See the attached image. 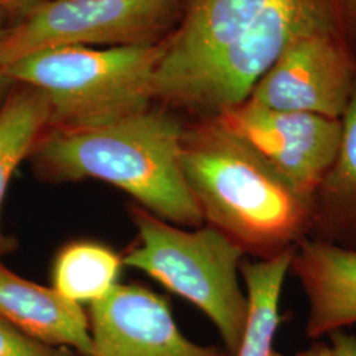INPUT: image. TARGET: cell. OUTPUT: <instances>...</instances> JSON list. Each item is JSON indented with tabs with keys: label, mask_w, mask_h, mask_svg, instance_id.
I'll return each mask as SVG.
<instances>
[{
	"label": "cell",
	"mask_w": 356,
	"mask_h": 356,
	"mask_svg": "<svg viewBox=\"0 0 356 356\" xmlns=\"http://www.w3.org/2000/svg\"><path fill=\"white\" fill-rule=\"evenodd\" d=\"M182 134L176 116L149 107L101 126L47 128L28 160L45 182L95 178L169 223L200 227L204 216L181 165Z\"/></svg>",
	"instance_id": "1"
},
{
	"label": "cell",
	"mask_w": 356,
	"mask_h": 356,
	"mask_svg": "<svg viewBox=\"0 0 356 356\" xmlns=\"http://www.w3.org/2000/svg\"><path fill=\"white\" fill-rule=\"evenodd\" d=\"M181 165L204 222L261 259L296 247L316 204L218 116L184 127Z\"/></svg>",
	"instance_id": "2"
},
{
	"label": "cell",
	"mask_w": 356,
	"mask_h": 356,
	"mask_svg": "<svg viewBox=\"0 0 356 356\" xmlns=\"http://www.w3.org/2000/svg\"><path fill=\"white\" fill-rule=\"evenodd\" d=\"M164 51L165 41L116 48L64 45L31 53L1 70L47 97L48 128L76 129L153 107Z\"/></svg>",
	"instance_id": "3"
},
{
	"label": "cell",
	"mask_w": 356,
	"mask_h": 356,
	"mask_svg": "<svg viewBox=\"0 0 356 356\" xmlns=\"http://www.w3.org/2000/svg\"><path fill=\"white\" fill-rule=\"evenodd\" d=\"M131 216L139 245L128 251L123 263L202 310L216 325L227 354L236 356L248 317V298L239 284L245 252L211 226L184 229L136 204Z\"/></svg>",
	"instance_id": "4"
},
{
	"label": "cell",
	"mask_w": 356,
	"mask_h": 356,
	"mask_svg": "<svg viewBox=\"0 0 356 356\" xmlns=\"http://www.w3.org/2000/svg\"><path fill=\"white\" fill-rule=\"evenodd\" d=\"M344 36L339 0H277L235 38L178 78L163 102L218 116L245 102L294 38Z\"/></svg>",
	"instance_id": "5"
},
{
	"label": "cell",
	"mask_w": 356,
	"mask_h": 356,
	"mask_svg": "<svg viewBox=\"0 0 356 356\" xmlns=\"http://www.w3.org/2000/svg\"><path fill=\"white\" fill-rule=\"evenodd\" d=\"M179 11L181 0H44L8 26L0 40V69L54 47L160 44Z\"/></svg>",
	"instance_id": "6"
},
{
	"label": "cell",
	"mask_w": 356,
	"mask_h": 356,
	"mask_svg": "<svg viewBox=\"0 0 356 356\" xmlns=\"http://www.w3.org/2000/svg\"><path fill=\"white\" fill-rule=\"evenodd\" d=\"M218 118L316 204V195L338 153L341 119L272 110L250 101Z\"/></svg>",
	"instance_id": "7"
},
{
	"label": "cell",
	"mask_w": 356,
	"mask_h": 356,
	"mask_svg": "<svg viewBox=\"0 0 356 356\" xmlns=\"http://www.w3.org/2000/svg\"><path fill=\"white\" fill-rule=\"evenodd\" d=\"M353 92V64L343 36L310 33L289 42L247 101L272 110L341 119Z\"/></svg>",
	"instance_id": "8"
},
{
	"label": "cell",
	"mask_w": 356,
	"mask_h": 356,
	"mask_svg": "<svg viewBox=\"0 0 356 356\" xmlns=\"http://www.w3.org/2000/svg\"><path fill=\"white\" fill-rule=\"evenodd\" d=\"M88 316L95 356H229L185 338L165 298L136 284H118Z\"/></svg>",
	"instance_id": "9"
},
{
	"label": "cell",
	"mask_w": 356,
	"mask_h": 356,
	"mask_svg": "<svg viewBox=\"0 0 356 356\" xmlns=\"http://www.w3.org/2000/svg\"><path fill=\"white\" fill-rule=\"evenodd\" d=\"M277 0H182L175 31L156 74L159 101L165 90L216 53Z\"/></svg>",
	"instance_id": "10"
},
{
	"label": "cell",
	"mask_w": 356,
	"mask_h": 356,
	"mask_svg": "<svg viewBox=\"0 0 356 356\" xmlns=\"http://www.w3.org/2000/svg\"><path fill=\"white\" fill-rule=\"evenodd\" d=\"M291 269L309 300L310 338L356 323V251L304 239L296 245Z\"/></svg>",
	"instance_id": "11"
},
{
	"label": "cell",
	"mask_w": 356,
	"mask_h": 356,
	"mask_svg": "<svg viewBox=\"0 0 356 356\" xmlns=\"http://www.w3.org/2000/svg\"><path fill=\"white\" fill-rule=\"evenodd\" d=\"M0 317L42 343L95 356L89 316L81 305L53 288L17 276L1 261Z\"/></svg>",
	"instance_id": "12"
},
{
	"label": "cell",
	"mask_w": 356,
	"mask_h": 356,
	"mask_svg": "<svg viewBox=\"0 0 356 356\" xmlns=\"http://www.w3.org/2000/svg\"><path fill=\"white\" fill-rule=\"evenodd\" d=\"M47 97L32 86L16 83L0 110V213L15 170L29 157L38 138L49 126ZM16 242L0 227V256L15 250Z\"/></svg>",
	"instance_id": "13"
},
{
	"label": "cell",
	"mask_w": 356,
	"mask_h": 356,
	"mask_svg": "<svg viewBox=\"0 0 356 356\" xmlns=\"http://www.w3.org/2000/svg\"><path fill=\"white\" fill-rule=\"evenodd\" d=\"M296 247L270 259L242 264L247 288L248 317L236 356H270L281 323L279 306L284 281L291 270Z\"/></svg>",
	"instance_id": "14"
},
{
	"label": "cell",
	"mask_w": 356,
	"mask_h": 356,
	"mask_svg": "<svg viewBox=\"0 0 356 356\" xmlns=\"http://www.w3.org/2000/svg\"><path fill=\"white\" fill-rule=\"evenodd\" d=\"M123 257L102 243L66 244L51 267V288L76 304L101 301L118 285Z\"/></svg>",
	"instance_id": "15"
},
{
	"label": "cell",
	"mask_w": 356,
	"mask_h": 356,
	"mask_svg": "<svg viewBox=\"0 0 356 356\" xmlns=\"http://www.w3.org/2000/svg\"><path fill=\"white\" fill-rule=\"evenodd\" d=\"M342 118L338 153L316 200L342 218L356 219V90Z\"/></svg>",
	"instance_id": "16"
},
{
	"label": "cell",
	"mask_w": 356,
	"mask_h": 356,
	"mask_svg": "<svg viewBox=\"0 0 356 356\" xmlns=\"http://www.w3.org/2000/svg\"><path fill=\"white\" fill-rule=\"evenodd\" d=\"M0 356H76L66 347L42 343L0 317Z\"/></svg>",
	"instance_id": "17"
},
{
	"label": "cell",
	"mask_w": 356,
	"mask_h": 356,
	"mask_svg": "<svg viewBox=\"0 0 356 356\" xmlns=\"http://www.w3.org/2000/svg\"><path fill=\"white\" fill-rule=\"evenodd\" d=\"M44 0H0V13L20 20Z\"/></svg>",
	"instance_id": "18"
},
{
	"label": "cell",
	"mask_w": 356,
	"mask_h": 356,
	"mask_svg": "<svg viewBox=\"0 0 356 356\" xmlns=\"http://www.w3.org/2000/svg\"><path fill=\"white\" fill-rule=\"evenodd\" d=\"M331 348L337 356H356V338L342 331L330 334Z\"/></svg>",
	"instance_id": "19"
},
{
	"label": "cell",
	"mask_w": 356,
	"mask_h": 356,
	"mask_svg": "<svg viewBox=\"0 0 356 356\" xmlns=\"http://www.w3.org/2000/svg\"><path fill=\"white\" fill-rule=\"evenodd\" d=\"M344 36L356 40V0H339Z\"/></svg>",
	"instance_id": "20"
},
{
	"label": "cell",
	"mask_w": 356,
	"mask_h": 356,
	"mask_svg": "<svg viewBox=\"0 0 356 356\" xmlns=\"http://www.w3.org/2000/svg\"><path fill=\"white\" fill-rule=\"evenodd\" d=\"M16 83L13 82L10 76H7L1 69H0V110L3 107V104L7 101L10 92L13 91V86Z\"/></svg>",
	"instance_id": "21"
},
{
	"label": "cell",
	"mask_w": 356,
	"mask_h": 356,
	"mask_svg": "<svg viewBox=\"0 0 356 356\" xmlns=\"http://www.w3.org/2000/svg\"><path fill=\"white\" fill-rule=\"evenodd\" d=\"M297 356H337L334 350L323 343L313 344L310 348L301 351Z\"/></svg>",
	"instance_id": "22"
},
{
	"label": "cell",
	"mask_w": 356,
	"mask_h": 356,
	"mask_svg": "<svg viewBox=\"0 0 356 356\" xmlns=\"http://www.w3.org/2000/svg\"><path fill=\"white\" fill-rule=\"evenodd\" d=\"M7 19H8V17H7L4 13H0V40L6 35L8 26H11V24L7 23Z\"/></svg>",
	"instance_id": "23"
},
{
	"label": "cell",
	"mask_w": 356,
	"mask_h": 356,
	"mask_svg": "<svg viewBox=\"0 0 356 356\" xmlns=\"http://www.w3.org/2000/svg\"><path fill=\"white\" fill-rule=\"evenodd\" d=\"M270 356H282L281 355L280 353H277V351H273V353H272V355Z\"/></svg>",
	"instance_id": "24"
}]
</instances>
